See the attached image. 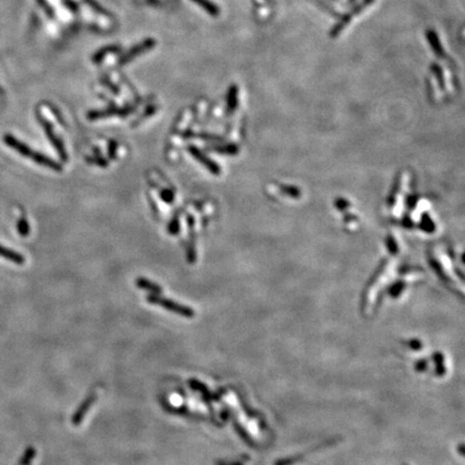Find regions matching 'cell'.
<instances>
[{"label": "cell", "mask_w": 465, "mask_h": 465, "mask_svg": "<svg viewBox=\"0 0 465 465\" xmlns=\"http://www.w3.org/2000/svg\"><path fill=\"white\" fill-rule=\"evenodd\" d=\"M136 283H137V287H139L140 289L148 290L150 292H152L153 294H159V293H161L162 291V289L156 283H153L144 278H139L138 280L136 281Z\"/></svg>", "instance_id": "13"}, {"label": "cell", "mask_w": 465, "mask_h": 465, "mask_svg": "<svg viewBox=\"0 0 465 465\" xmlns=\"http://www.w3.org/2000/svg\"><path fill=\"white\" fill-rule=\"evenodd\" d=\"M134 108L131 107H126V108H109L106 110H99V111H91L88 113L89 120H99L103 118H109V117H126L128 114L133 113Z\"/></svg>", "instance_id": "6"}, {"label": "cell", "mask_w": 465, "mask_h": 465, "mask_svg": "<svg viewBox=\"0 0 465 465\" xmlns=\"http://www.w3.org/2000/svg\"><path fill=\"white\" fill-rule=\"evenodd\" d=\"M188 151L197 162H199L202 165H204L207 169H208L211 174L213 175L220 174V167L212 160H210L209 157H207V155H205L198 148H196L195 146H190L188 148Z\"/></svg>", "instance_id": "7"}, {"label": "cell", "mask_w": 465, "mask_h": 465, "mask_svg": "<svg viewBox=\"0 0 465 465\" xmlns=\"http://www.w3.org/2000/svg\"><path fill=\"white\" fill-rule=\"evenodd\" d=\"M237 93L238 92L236 85H232L227 95V111H234L236 106H237Z\"/></svg>", "instance_id": "14"}, {"label": "cell", "mask_w": 465, "mask_h": 465, "mask_svg": "<svg viewBox=\"0 0 465 465\" xmlns=\"http://www.w3.org/2000/svg\"><path fill=\"white\" fill-rule=\"evenodd\" d=\"M192 2L202 7L206 12H208L212 17H218L221 12L219 7L216 4L211 3L210 0H192Z\"/></svg>", "instance_id": "12"}, {"label": "cell", "mask_w": 465, "mask_h": 465, "mask_svg": "<svg viewBox=\"0 0 465 465\" xmlns=\"http://www.w3.org/2000/svg\"><path fill=\"white\" fill-rule=\"evenodd\" d=\"M354 2H355V0H348V3H349V4H353Z\"/></svg>", "instance_id": "22"}, {"label": "cell", "mask_w": 465, "mask_h": 465, "mask_svg": "<svg viewBox=\"0 0 465 465\" xmlns=\"http://www.w3.org/2000/svg\"><path fill=\"white\" fill-rule=\"evenodd\" d=\"M0 256H3L5 257L6 260H8V261H11L13 263H16V264H19V265H21V264H24L25 263V257L19 253V252H16V251H13L12 249H9V248H7V247H4L0 245Z\"/></svg>", "instance_id": "9"}, {"label": "cell", "mask_w": 465, "mask_h": 465, "mask_svg": "<svg viewBox=\"0 0 465 465\" xmlns=\"http://www.w3.org/2000/svg\"><path fill=\"white\" fill-rule=\"evenodd\" d=\"M311 2H313L317 6L322 7V8H323V10H324L325 12H327L328 14H332L333 17H336V18H338V17H339V14H338L337 12H336L335 10H333V8H332L331 6L326 5L324 2H322V0H311Z\"/></svg>", "instance_id": "17"}, {"label": "cell", "mask_w": 465, "mask_h": 465, "mask_svg": "<svg viewBox=\"0 0 465 465\" xmlns=\"http://www.w3.org/2000/svg\"><path fill=\"white\" fill-rule=\"evenodd\" d=\"M425 37H426L428 45H430V47L433 50V52L435 53V55L439 57V59H442V57L445 56V51H443V48L440 44L438 35L436 34V32L433 30H427L425 33Z\"/></svg>", "instance_id": "8"}, {"label": "cell", "mask_w": 465, "mask_h": 465, "mask_svg": "<svg viewBox=\"0 0 465 465\" xmlns=\"http://www.w3.org/2000/svg\"><path fill=\"white\" fill-rule=\"evenodd\" d=\"M374 2H375V0H362V2L359 5L354 6L353 8L350 10L349 12H347L346 14H343V16L340 17V19L338 20V22L333 26V28L330 32V37L331 38H337L339 36V34L343 30H345V28L347 27V25L350 22H351L352 19L355 16H357V14H360L362 11H364V9H365L366 7L373 5Z\"/></svg>", "instance_id": "2"}, {"label": "cell", "mask_w": 465, "mask_h": 465, "mask_svg": "<svg viewBox=\"0 0 465 465\" xmlns=\"http://www.w3.org/2000/svg\"><path fill=\"white\" fill-rule=\"evenodd\" d=\"M179 231H180V224H179L178 219L171 220V222L168 225V233L170 235H178Z\"/></svg>", "instance_id": "18"}, {"label": "cell", "mask_w": 465, "mask_h": 465, "mask_svg": "<svg viewBox=\"0 0 465 465\" xmlns=\"http://www.w3.org/2000/svg\"><path fill=\"white\" fill-rule=\"evenodd\" d=\"M4 142L9 148L13 149L14 151H17L18 153H20L22 156L27 157V159H30L33 162L37 163L38 165H40V166H44V167H47L49 169H52V170H55V171H62L63 170L62 164L57 163L53 159H50V157H48L45 154H42V153H40L38 151H35V150L31 149L27 145H25L24 142L20 141L19 139H17L16 137H14V136H12L10 134H7V135L4 136Z\"/></svg>", "instance_id": "1"}, {"label": "cell", "mask_w": 465, "mask_h": 465, "mask_svg": "<svg viewBox=\"0 0 465 465\" xmlns=\"http://www.w3.org/2000/svg\"><path fill=\"white\" fill-rule=\"evenodd\" d=\"M37 119H38V122L40 123V125H41L42 127H44V130H45V133H46V135H47L48 139H49L50 142H51V144L53 145V147L55 148V150L57 151V153L60 154L61 159H62L64 162H66V161L68 160L66 149H65V147H64V144H63V141L61 140V138L57 137L56 134L54 133L52 124L50 123L49 121H48L45 117H42L40 113H37Z\"/></svg>", "instance_id": "4"}, {"label": "cell", "mask_w": 465, "mask_h": 465, "mask_svg": "<svg viewBox=\"0 0 465 465\" xmlns=\"http://www.w3.org/2000/svg\"><path fill=\"white\" fill-rule=\"evenodd\" d=\"M85 2H87L92 8H94V10H96L97 12H100V13H105V10H103V8L100 6H98L96 3H95V0H85Z\"/></svg>", "instance_id": "20"}, {"label": "cell", "mask_w": 465, "mask_h": 465, "mask_svg": "<svg viewBox=\"0 0 465 465\" xmlns=\"http://www.w3.org/2000/svg\"><path fill=\"white\" fill-rule=\"evenodd\" d=\"M208 150H211V151H217L219 153H227V154H233L236 152V148L235 146H224V147H209Z\"/></svg>", "instance_id": "16"}, {"label": "cell", "mask_w": 465, "mask_h": 465, "mask_svg": "<svg viewBox=\"0 0 465 465\" xmlns=\"http://www.w3.org/2000/svg\"><path fill=\"white\" fill-rule=\"evenodd\" d=\"M119 51H120V47L119 46H107V47H105L103 49H100L96 54H94V56L92 57V61L94 64H99V63L103 62V60L108 54L116 53V52H119Z\"/></svg>", "instance_id": "11"}, {"label": "cell", "mask_w": 465, "mask_h": 465, "mask_svg": "<svg viewBox=\"0 0 465 465\" xmlns=\"http://www.w3.org/2000/svg\"><path fill=\"white\" fill-rule=\"evenodd\" d=\"M155 45H156V42H155L154 39H151V38L146 39L145 41H142L141 44L135 46L127 53H125V54H123L122 56H121L120 60H119V64H120V65H124V64H127L128 62H131L132 60H134L135 57H137V56L141 55L142 53L149 51V50H151Z\"/></svg>", "instance_id": "5"}, {"label": "cell", "mask_w": 465, "mask_h": 465, "mask_svg": "<svg viewBox=\"0 0 465 465\" xmlns=\"http://www.w3.org/2000/svg\"><path fill=\"white\" fill-rule=\"evenodd\" d=\"M160 194H161L162 199L165 200L166 203H173L174 202V194H173V192H171V191L164 189V190H161Z\"/></svg>", "instance_id": "19"}, {"label": "cell", "mask_w": 465, "mask_h": 465, "mask_svg": "<svg viewBox=\"0 0 465 465\" xmlns=\"http://www.w3.org/2000/svg\"><path fill=\"white\" fill-rule=\"evenodd\" d=\"M65 5L68 7V8H69L71 11H77V9H78V6H77L75 3H73V2H69V0H66Z\"/></svg>", "instance_id": "21"}, {"label": "cell", "mask_w": 465, "mask_h": 465, "mask_svg": "<svg viewBox=\"0 0 465 465\" xmlns=\"http://www.w3.org/2000/svg\"><path fill=\"white\" fill-rule=\"evenodd\" d=\"M148 300H149V303L164 307V308H166L167 310L173 311V312L178 313V314H181V316H183V317L191 318V317H194V314H195V312L193 311L192 308H189V307L180 305V304H177V303L174 302V300H170V299H167V298H163V297L159 296L157 294L149 295Z\"/></svg>", "instance_id": "3"}, {"label": "cell", "mask_w": 465, "mask_h": 465, "mask_svg": "<svg viewBox=\"0 0 465 465\" xmlns=\"http://www.w3.org/2000/svg\"><path fill=\"white\" fill-rule=\"evenodd\" d=\"M18 232L19 234L22 236V237H26L30 234V224H28V221L25 218H21L18 221Z\"/></svg>", "instance_id": "15"}, {"label": "cell", "mask_w": 465, "mask_h": 465, "mask_svg": "<svg viewBox=\"0 0 465 465\" xmlns=\"http://www.w3.org/2000/svg\"><path fill=\"white\" fill-rule=\"evenodd\" d=\"M94 400H96V394H92L88 397V399L85 400V402L82 404V406L80 407V408H79L76 412V414L74 416L73 418V422H74V424L75 425H78V424H80L81 423V420L83 419L84 417V414L85 412H87L89 409H90V407L91 405L93 404V402H94Z\"/></svg>", "instance_id": "10"}]
</instances>
